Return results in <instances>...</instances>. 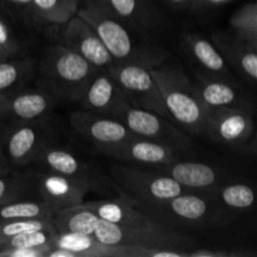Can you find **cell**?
<instances>
[{
	"label": "cell",
	"mask_w": 257,
	"mask_h": 257,
	"mask_svg": "<svg viewBox=\"0 0 257 257\" xmlns=\"http://www.w3.org/2000/svg\"><path fill=\"white\" fill-rule=\"evenodd\" d=\"M77 14L94 29L114 63L156 68L171 58L166 48L147 35L135 37L137 32L123 24L108 7L85 4Z\"/></svg>",
	"instance_id": "obj_1"
},
{
	"label": "cell",
	"mask_w": 257,
	"mask_h": 257,
	"mask_svg": "<svg viewBox=\"0 0 257 257\" xmlns=\"http://www.w3.org/2000/svg\"><path fill=\"white\" fill-rule=\"evenodd\" d=\"M133 205L151 220L177 232L206 230L228 223L235 213L218 205L208 193L195 191H187L167 200Z\"/></svg>",
	"instance_id": "obj_2"
},
{
	"label": "cell",
	"mask_w": 257,
	"mask_h": 257,
	"mask_svg": "<svg viewBox=\"0 0 257 257\" xmlns=\"http://www.w3.org/2000/svg\"><path fill=\"white\" fill-rule=\"evenodd\" d=\"M150 72L160 88L171 120L191 137L203 135L206 108L183 69L162 64L151 68Z\"/></svg>",
	"instance_id": "obj_3"
},
{
	"label": "cell",
	"mask_w": 257,
	"mask_h": 257,
	"mask_svg": "<svg viewBox=\"0 0 257 257\" xmlns=\"http://www.w3.org/2000/svg\"><path fill=\"white\" fill-rule=\"evenodd\" d=\"M97 68L64 45H48L39 62L43 89L57 100L78 102Z\"/></svg>",
	"instance_id": "obj_4"
},
{
	"label": "cell",
	"mask_w": 257,
	"mask_h": 257,
	"mask_svg": "<svg viewBox=\"0 0 257 257\" xmlns=\"http://www.w3.org/2000/svg\"><path fill=\"white\" fill-rule=\"evenodd\" d=\"M109 175L120 196L133 203L167 200L190 191L168 176L145 166L112 165Z\"/></svg>",
	"instance_id": "obj_5"
},
{
	"label": "cell",
	"mask_w": 257,
	"mask_h": 257,
	"mask_svg": "<svg viewBox=\"0 0 257 257\" xmlns=\"http://www.w3.org/2000/svg\"><path fill=\"white\" fill-rule=\"evenodd\" d=\"M94 237L104 245L128 247H172L190 251L197 245V241L186 233L170 230L161 225L128 228L100 218L95 227Z\"/></svg>",
	"instance_id": "obj_6"
},
{
	"label": "cell",
	"mask_w": 257,
	"mask_h": 257,
	"mask_svg": "<svg viewBox=\"0 0 257 257\" xmlns=\"http://www.w3.org/2000/svg\"><path fill=\"white\" fill-rule=\"evenodd\" d=\"M112 118L123 123L136 137L170 146L181 153L188 152L193 146L191 136L178 128L172 120L152 110L133 107L127 102L120 105Z\"/></svg>",
	"instance_id": "obj_7"
},
{
	"label": "cell",
	"mask_w": 257,
	"mask_h": 257,
	"mask_svg": "<svg viewBox=\"0 0 257 257\" xmlns=\"http://www.w3.org/2000/svg\"><path fill=\"white\" fill-rule=\"evenodd\" d=\"M150 69L145 65L114 63L107 70L117 82L127 103L136 108L152 110L171 120L160 88L151 75Z\"/></svg>",
	"instance_id": "obj_8"
},
{
	"label": "cell",
	"mask_w": 257,
	"mask_h": 257,
	"mask_svg": "<svg viewBox=\"0 0 257 257\" xmlns=\"http://www.w3.org/2000/svg\"><path fill=\"white\" fill-rule=\"evenodd\" d=\"M34 163H38L45 171H52L88 183L94 192L100 195L117 192L120 196L117 185L112 178H107V176L103 175L99 168L83 161L70 151L55 147L52 143L40 152Z\"/></svg>",
	"instance_id": "obj_9"
},
{
	"label": "cell",
	"mask_w": 257,
	"mask_h": 257,
	"mask_svg": "<svg viewBox=\"0 0 257 257\" xmlns=\"http://www.w3.org/2000/svg\"><path fill=\"white\" fill-rule=\"evenodd\" d=\"M50 141L52 130L44 117L7 130L0 146L5 160L18 167H24L35 162Z\"/></svg>",
	"instance_id": "obj_10"
},
{
	"label": "cell",
	"mask_w": 257,
	"mask_h": 257,
	"mask_svg": "<svg viewBox=\"0 0 257 257\" xmlns=\"http://www.w3.org/2000/svg\"><path fill=\"white\" fill-rule=\"evenodd\" d=\"M253 113L238 108H206L205 133L215 142L228 147H245L253 138Z\"/></svg>",
	"instance_id": "obj_11"
},
{
	"label": "cell",
	"mask_w": 257,
	"mask_h": 257,
	"mask_svg": "<svg viewBox=\"0 0 257 257\" xmlns=\"http://www.w3.org/2000/svg\"><path fill=\"white\" fill-rule=\"evenodd\" d=\"M60 27V44L84 58L98 70H107L114 64L109 52L92 27L75 14Z\"/></svg>",
	"instance_id": "obj_12"
},
{
	"label": "cell",
	"mask_w": 257,
	"mask_h": 257,
	"mask_svg": "<svg viewBox=\"0 0 257 257\" xmlns=\"http://www.w3.org/2000/svg\"><path fill=\"white\" fill-rule=\"evenodd\" d=\"M69 122L73 130L84 140L89 141L98 152L117 147L135 137V135L115 118L83 109L70 113Z\"/></svg>",
	"instance_id": "obj_13"
},
{
	"label": "cell",
	"mask_w": 257,
	"mask_h": 257,
	"mask_svg": "<svg viewBox=\"0 0 257 257\" xmlns=\"http://www.w3.org/2000/svg\"><path fill=\"white\" fill-rule=\"evenodd\" d=\"M34 188L38 198L55 211L80 205L88 193L94 192L88 183L45 170L34 172Z\"/></svg>",
	"instance_id": "obj_14"
},
{
	"label": "cell",
	"mask_w": 257,
	"mask_h": 257,
	"mask_svg": "<svg viewBox=\"0 0 257 257\" xmlns=\"http://www.w3.org/2000/svg\"><path fill=\"white\" fill-rule=\"evenodd\" d=\"M195 90L205 108H238L253 113V104L237 80H228L200 72L196 74Z\"/></svg>",
	"instance_id": "obj_15"
},
{
	"label": "cell",
	"mask_w": 257,
	"mask_h": 257,
	"mask_svg": "<svg viewBox=\"0 0 257 257\" xmlns=\"http://www.w3.org/2000/svg\"><path fill=\"white\" fill-rule=\"evenodd\" d=\"M147 168L168 176L182 187L195 192H211L222 183L232 180V177L213 166L195 161H181V158L170 165Z\"/></svg>",
	"instance_id": "obj_16"
},
{
	"label": "cell",
	"mask_w": 257,
	"mask_h": 257,
	"mask_svg": "<svg viewBox=\"0 0 257 257\" xmlns=\"http://www.w3.org/2000/svg\"><path fill=\"white\" fill-rule=\"evenodd\" d=\"M57 102L45 89L22 90L0 103V122L9 130L14 125L40 119L49 114Z\"/></svg>",
	"instance_id": "obj_17"
},
{
	"label": "cell",
	"mask_w": 257,
	"mask_h": 257,
	"mask_svg": "<svg viewBox=\"0 0 257 257\" xmlns=\"http://www.w3.org/2000/svg\"><path fill=\"white\" fill-rule=\"evenodd\" d=\"M100 153L117 161L132 162L145 167L170 165L173 161L181 158V152L175 148L136 136L127 142L117 147L108 148Z\"/></svg>",
	"instance_id": "obj_18"
},
{
	"label": "cell",
	"mask_w": 257,
	"mask_h": 257,
	"mask_svg": "<svg viewBox=\"0 0 257 257\" xmlns=\"http://www.w3.org/2000/svg\"><path fill=\"white\" fill-rule=\"evenodd\" d=\"M45 257H132L128 246H109L94 236L58 232Z\"/></svg>",
	"instance_id": "obj_19"
},
{
	"label": "cell",
	"mask_w": 257,
	"mask_h": 257,
	"mask_svg": "<svg viewBox=\"0 0 257 257\" xmlns=\"http://www.w3.org/2000/svg\"><path fill=\"white\" fill-rule=\"evenodd\" d=\"M228 68L245 82L255 84L257 79V48L233 33L215 32L211 37Z\"/></svg>",
	"instance_id": "obj_20"
},
{
	"label": "cell",
	"mask_w": 257,
	"mask_h": 257,
	"mask_svg": "<svg viewBox=\"0 0 257 257\" xmlns=\"http://www.w3.org/2000/svg\"><path fill=\"white\" fill-rule=\"evenodd\" d=\"M127 102L108 70H97L78 103L80 109L112 117Z\"/></svg>",
	"instance_id": "obj_21"
},
{
	"label": "cell",
	"mask_w": 257,
	"mask_h": 257,
	"mask_svg": "<svg viewBox=\"0 0 257 257\" xmlns=\"http://www.w3.org/2000/svg\"><path fill=\"white\" fill-rule=\"evenodd\" d=\"M83 205L94 212L100 220L122 226V227L137 228L160 225L146 216L128 198L122 197V196L107 198V200L84 201Z\"/></svg>",
	"instance_id": "obj_22"
},
{
	"label": "cell",
	"mask_w": 257,
	"mask_h": 257,
	"mask_svg": "<svg viewBox=\"0 0 257 257\" xmlns=\"http://www.w3.org/2000/svg\"><path fill=\"white\" fill-rule=\"evenodd\" d=\"M107 7L123 24L145 35L157 29L162 19L151 0H108Z\"/></svg>",
	"instance_id": "obj_23"
},
{
	"label": "cell",
	"mask_w": 257,
	"mask_h": 257,
	"mask_svg": "<svg viewBox=\"0 0 257 257\" xmlns=\"http://www.w3.org/2000/svg\"><path fill=\"white\" fill-rule=\"evenodd\" d=\"M183 39L192 58L203 69V73L228 80H237L212 40L196 33L186 34Z\"/></svg>",
	"instance_id": "obj_24"
},
{
	"label": "cell",
	"mask_w": 257,
	"mask_h": 257,
	"mask_svg": "<svg viewBox=\"0 0 257 257\" xmlns=\"http://www.w3.org/2000/svg\"><path fill=\"white\" fill-rule=\"evenodd\" d=\"M35 72V60L22 55L0 62V103L22 92Z\"/></svg>",
	"instance_id": "obj_25"
},
{
	"label": "cell",
	"mask_w": 257,
	"mask_h": 257,
	"mask_svg": "<svg viewBox=\"0 0 257 257\" xmlns=\"http://www.w3.org/2000/svg\"><path fill=\"white\" fill-rule=\"evenodd\" d=\"M99 217L83 203L55 211L52 222L58 232H77L94 236Z\"/></svg>",
	"instance_id": "obj_26"
},
{
	"label": "cell",
	"mask_w": 257,
	"mask_h": 257,
	"mask_svg": "<svg viewBox=\"0 0 257 257\" xmlns=\"http://www.w3.org/2000/svg\"><path fill=\"white\" fill-rule=\"evenodd\" d=\"M220 206L231 212H242L251 210L255 203V192L250 185L232 182V180L222 183L211 192H206Z\"/></svg>",
	"instance_id": "obj_27"
},
{
	"label": "cell",
	"mask_w": 257,
	"mask_h": 257,
	"mask_svg": "<svg viewBox=\"0 0 257 257\" xmlns=\"http://www.w3.org/2000/svg\"><path fill=\"white\" fill-rule=\"evenodd\" d=\"M54 212V208L40 198L27 200V197H24L0 206V222L9 220L52 218Z\"/></svg>",
	"instance_id": "obj_28"
},
{
	"label": "cell",
	"mask_w": 257,
	"mask_h": 257,
	"mask_svg": "<svg viewBox=\"0 0 257 257\" xmlns=\"http://www.w3.org/2000/svg\"><path fill=\"white\" fill-rule=\"evenodd\" d=\"M33 4L40 22L59 27L77 14L80 0H33Z\"/></svg>",
	"instance_id": "obj_29"
},
{
	"label": "cell",
	"mask_w": 257,
	"mask_h": 257,
	"mask_svg": "<svg viewBox=\"0 0 257 257\" xmlns=\"http://www.w3.org/2000/svg\"><path fill=\"white\" fill-rule=\"evenodd\" d=\"M34 188V171L22 173H0V206L24 198Z\"/></svg>",
	"instance_id": "obj_30"
},
{
	"label": "cell",
	"mask_w": 257,
	"mask_h": 257,
	"mask_svg": "<svg viewBox=\"0 0 257 257\" xmlns=\"http://www.w3.org/2000/svg\"><path fill=\"white\" fill-rule=\"evenodd\" d=\"M233 34L257 48V4L255 2L242 5L230 18Z\"/></svg>",
	"instance_id": "obj_31"
},
{
	"label": "cell",
	"mask_w": 257,
	"mask_h": 257,
	"mask_svg": "<svg viewBox=\"0 0 257 257\" xmlns=\"http://www.w3.org/2000/svg\"><path fill=\"white\" fill-rule=\"evenodd\" d=\"M57 233L54 225H50L14 236L2 243L0 248H42L48 252Z\"/></svg>",
	"instance_id": "obj_32"
},
{
	"label": "cell",
	"mask_w": 257,
	"mask_h": 257,
	"mask_svg": "<svg viewBox=\"0 0 257 257\" xmlns=\"http://www.w3.org/2000/svg\"><path fill=\"white\" fill-rule=\"evenodd\" d=\"M0 8L13 19L30 28L43 24L35 12L33 0H0Z\"/></svg>",
	"instance_id": "obj_33"
},
{
	"label": "cell",
	"mask_w": 257,
	"mask_h": 257,
	"mask_svg": "<svg viewBox=\"0 0 257 257\" xmlns=\"http://www.w3.org/2000/svg\"><path fill=\"white\" fill-rule=\"evenodd\" d=\"M53 225L52 218H34V220H9L0 222V245L14 236L38 228Z\"/></svg>",
	"instance_id": "obj_34"
},
{
	"label": "cell",
	"mask_w": 257,
	"mask_h": 257,
	"mask_svg": "<svg viewBox=\"0 0 257 257\" xmlns=\"http://www.w3.org/2000/svg\"><path fill=\"white\" fill-rule=\"evenodd\" d=\"M8 17L9 15L0 8V47L12 58L19 57L24 53L25 47L13 30Z\"/></svg>",
	"instance_id": "obj_35"
},
{
	"label": "cell",
	"mask_w": 257,
	"mask_h": 257,
	"mask_svg": "<svg viewBox=\"0 0 257 257\" xmlns=\"http://www.w3.org/2000/svg\"><path fill=\"white\" fill-rule=\"evenodd\" d=\"M240 256V253L225 252V251H212L206 248H192L188 251L187 257H233Z\"/></svg>",
	"instance_id": "obj_36"
},
{
	"label": "cell",
	"mask_w": 257,
	"mask_h": 257,
	"mask_svg": "<svg viewBox=\"0 0 257 257\" xmlns=\"http://www.w3.org/2000/svg\"><path fill=\"white\" fill-rule=\"evenodd\" d=\"M231 2L232 0H191L190 7L192 9H207V8L221 7Z\"/></svg>",
	"instance_id": "obj_37"
},
{
	"label": "cell",
	"mask_w": 257,
	"mask_h": 257,
	"mask_svg": "<svg viewBox=\"0 0 257 257\" xmlns=\"http://www.w3.org/2000/svg\"><path fill=\"white\" fill-rule=\"evenodd\" d=\"M166 2L177 8H190L191 4V0H166Z\"/></svg>",
	"instance_id": "obj_38"
},
{
	"label": "cell",
	"mask_w": 257,
	"mask_h": 257,
	"mask_svg": "<svg viewBox=\"0 0 257 257\" xmlns=\"http://www.w3.org/2000/svg\"><path fill=\"white\" fill-rule=\"evenodd\" d=\"M85 4L98 5V7H107L108 0H85Z\"/></svg>",
	"instance_id": "obj_39"
},
{
	"label": "cell",
	"mask_w": 257,
	"mask_h": 257,
	"mask_svg": "<svg viewBox=\"0 0 257 257\" xmlns=\"http://www.w3.org/2000/svg\"><path fill=\"white\" fill-rule=\"evenodd\" d=\"M9 58H12V57H10V55L8 54V53L5 52L2 47H0V62H3V60H5V59H9Z\"/></svg>",
	"instance_id": "obj_40"
},
{
	"label": "cell",
	"mask_w": 257,
	"mask_h": 257,
	"mask_svg": "<svg viewBox=\"0 0 257 257\" xmlns=\"http://www.w3.org/2000/svg\"><path fill=\"white\" fill-rule=\"evenodd\" d=\"M4 162H5V157H4V153H3L2 146H0V165H4Z\"/></svg>",
	"instance_id": "obj_41"
},
{
	"label": "cell",
	"mask_w": 257,
	"mask_h": 257,
	"mask_svg": "<svg viewBox=\"0 0 257 257\" xmlns=\"http://www.w3.org/2000/svg\"><path fill=\"white\" fill-rule=\"evenodd\" d=\"M5 172H9V170H8L4 165H0V173H5Z\"/></svg>",
	"instance_id": "obj_42"
}]
</instances>
